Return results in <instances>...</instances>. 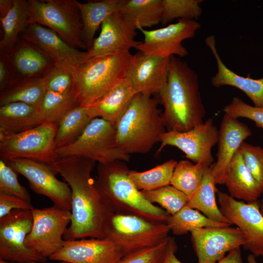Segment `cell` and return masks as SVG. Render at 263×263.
I'll use <instances>...</instances> for the list:
<instances>
[{"label": "cell", "instance_id": "obj_1", "mask_svg": "<svg viewBox=\"0 0 263 263\" xmlns=\"http://www.w3.org/2000/svg\"><path fill=\"white\" fill-rule=\"evenodd\" d=\"M95 163L85 158L68 156L49 165L63 177L71 190V221L64 236L65 241L102 238L109 232L115 212L91 176Z\"/></svg>", "mask_w": 263, "mask_h": 263}, {"label": "cell", "instance_id": "obj_2", "mask_svg": "<svg viewBox=\"0 0 263 263\" xmlns=\"http://www.w3.org/2000/svg\"><path fill=\"white\" fill-rule=\"evenodd\" d=\"M158 95L167 131L185 132L204 122L206 111L198 76L180 58L169 57L167 81Z\"/></svg>", "mask_w": 263, "mask_h": 263}, {"label": "cell", "instance_id": "obj_3", "mask_svg": "<svg viewBox=\"0 0 263 263\" xmlns=\"http://www.w3.org/2000/svg\"><path fill=\"white\" fill-rule=\"evenodd\" d=\"M158 98L135 94L115 125L117 143L126 154L145 153L166 131Z\"/></svg>", "mask_w": 263, "mask_h": 263}, {"label": "cell", "instance_id": "obj_4", "mask_svg": "<svg viewBox=\"0 0 263 263\" xmlns=\"http://www.w3.org/2000/svg\"><path fill=\"white\" fill-rule=\"evenodd\" d=\"M97 171L96 186L109 200L115 213L167 223L170 215L149 202L137 189L129 176L130 169L124 161L98 163Z\"/></svg>", "mask_w": 263, "mask_h": 263}, {"label": "cell", "instance_id": "obj_5", "mask_svg": "<svg viewBox=\"0 0 263 263\" xmlns=\"http://www.w3.org/2000/svg\"><path fill=\"white\" fill-rule=\"evenodd\" d=\"M133 57L130 51H117L82 63L73 74L79 105H92L119 84L125 77Z\"/></svg>", "mask_w": 263, "mask_h": 263}, {"label": "cell", "instance_id": "obj_6", "mask_svg": "<svg viewBox=\"0 0 263 263\" xmlns=\"http://www.w3.org/2000/svg\"><path fill=\"white\" fill-rule=\"evenodd\" d=\"M28 24L37 23L54 31L77 49L88 48L83 37L80 11L75 0H27Z\"/></svg>", "mask_w": 263, "mask_h": 263}, {"label": "cell", "instance_id": "obj_7", "mask_svg": "<svg viewBox=\"0 0 263 263\" xmlns=\"http://www.w3.org/2000/svg\"><path fill=\"white\" fill-rule=\"evenodd\" d=\"M56 152L59 158L76 156L98 163L130 160L118 146L115 125L98 117L93 119L74 142L56 149Z\"/></svg>", "mask_w": 263, "mask_h": 263}, {"label": "cell", "instance_id": "obj_8", "mask_svg": "<svg viewBox=\"0 0 263 263\" xmlns=\"http://www.w3.org/2000/svg\"><path fill=\"white\" fill-rule=\"evenodd\" d=\"M57 126L43 123L25 132L0 137V156L4 161L27 159L50 165L59 158L55 144Z\"/></svg>", "mask_w": 263, "mask_h": 263}, {"label": "cell", "instance_id": "obj_9", "mask_svg": "<svg viewBox=\"0 0 263 263\" xmlns=\"http://www.w3.org/2000/svg\"><path fill=\"white\" fill-rule=\"evenodd\" d=\"M33 223L27 235V248L49 258L63 245L64 236L70 224L71 212L54 206L31 210Z\"/></svg>", "mask_w": 263, "mask_h": 263}, {"label": "cell", "instance_id": "obj_10", "mask_svg": "<svg viewBox=\"0 0 263 263\" xmlns=\"http://www.w3.org/2000/svg\"><path fill=\"white\" fill-rule=\"evenodd\" d=\"M33 223L31 210L14 209L0 219V259L16 263L46 261L26 246Z\"/></svg>", "mask_w": 263, "mask_h": 263}, {"label": "cell", "instance_id": "obj_11", "mask_svg": "<svg viewBox=\"0 0 263 263\" xmlns=\"http://www.w3.org/2000/svg\"><path fill=\"white\" fill-rule=\"evenodd\" d=\"M217 195L223 215L244 235V249L256 257H263V216L260 210V201L245 203L221 191Z\"/></svg>", "mask_w": 263, "mask_h": 263}, {"label": "cell", "instance_id": "obj_12", "mask_svg": "<svg viewBox=\"0 0 263 263\" xmlns=\"http://www.w3.org/2000/svg\"><path fill=\"white\" fill-rule=\"evenodd\" d=\"M127 247L111 234L102 238L65 241L51 260L70 263H121L129 254Z\"/></svg>", "mask_w": 263, "mask_h": 263}, {"label": "cell", "instance_id": "obj_13", "mask_svg": "<svg viewBox=\"0 0 263 263\" xmlns=\"http://www.w3.org/2000/svg\"><path fill=\"white\" fill-rule=\"evenodd\" d=\"M219 130L212 118H208L193 129L185 132L166 131L160 136L158 155L167 146L175 147L194 163L210 167L214 163L211 153L213 146L218 143Z\"/></svg>", "mask_w": 263, "mask_h": 263}, {"label": "cell", "instance_id": "obj_14", "mask_svg": "<svg viewBox=\"0 0 263 263\" xmlns=\"http://www.w3.org/2000/svg\"><path fill=\"white\" fill-rule=\"evenodd\" d=\"M201 27L196 20L180 19L174 23L154 29L138 28L144 36L136 49L146 55L163 57L171 56L183 57L188 54L182 42L193 38Z\"/></svg>", "mask_w": 263, "mask_h": 263}, {"label": "cell", "instance_id": "obj_15", "mask_svg": "<svg viewBox=\"0 0 263 263\" xmlns=\"http://www.w3.org/2000/svg\"><path fill=\"white\" fill-rule=\"evenodd\" d=\"M28 181L36 193L49 198L54 206L71 210V190L68 184L56 177V172L49 165L27 159L4 161Z\"/></svg>", "mask_w": 263, "mask_h": 263}, {"label": "cell", "instance_id": "obj_16", "mask_svg": "<svg viewBox=\"0 0 263 263\" xmlns=\"http://www.w3.org/2000/svg\"><path fill=\"white\" fill-rule=\"evenodd\" d=\"M170 231V227L167 223L115 213L111 218L108 234L120 240L132 252L158 244L169 237Z\"/></svg>", "mask_w": 263, "mask_h": 263}, {"label": "cell", "instance_id": "obj_17", "mask_svg": "<svg viewBox=\"0 0 263 263\" xmlns=\"http://www.w3.org/2000/svg\"><path fill=\"white\" fill-rule=\"evenodd\" d=\"M190 233L198 263H217L226 253L243 246L245 242L241 230L230 225L204 227Z\"/></svg>", "mask_w": 263, "mask_h": 263}, {"label": "cell", "instance_id": "obj_18", "mask_svg": "<svg viewBox=\"0 0 263 263\" xmlns=\"http://www.w3.org/2000/svg\"><path fill=\"white\" fill-rule=\"evenodd\" d=\"M19 38L38 47L55 65L66 69L73 74L88 59L86 51L82 52L72 47L54 31L37 23L29 24Z\"/></svg>", "mask_w": 263, "mask_h": 263}, {"label": "cell", "instance_id": "obj_19", "mask_svg": "<svg viewBox=\"0 0 263 263\" xmlns=\"http://www.w3.org/2000/svg\"><path fill=\"white\" fill-rule=\"evenodd\" d=\"M169 60L140 52L134 55L125 77L135 94H159L167 81Z\"/></svg>", "mask_w": 263, "mask_h": 263}, {"label": "cell", "instance_id": "obj_20", "mask_svg": "<svg viewBox=\"0 0 263 263\" xmlns=\"http://www.w3.org/2000/svg\"><path fill=\"white\" fill-rule=\"evenodd\" d=\"M136 30L120 12L110 15L102 22L100 33L91 48L86 51L88 59L117 51L136 49L141 42L135 40Z\"/></svg>", "mask_w": 263, "mask_h": 263}, {"label": "cell", "instance_id": "obj_21", "mask_svg": "<svg viewBox=\"0 0 263 263\" xmlns=\"http://www.w3.org/2000/svg\"><path fill=\"white\" fill-rule=\"evenodd\" d=\"M252 134L249 127L226 113L223 116L218 141L216 161L210 166L215 184H224L229 164L244 140Z\"/></svg>", "mask_w": 263, "mask_h": 263}, {"label": "cell", "instance_id": "obj_22", "mask_svg": "<svg viewBox=\"0 0 263 263\" xmlns=\"http://www.w3.org/2000/svg\"><path fill=\"white\" fill-rule=\"evenodd\" d=\"M205 42L214 56L217 71L211 78V84L216 88L230 86L243 92L254 103V106L263 107V77L259 79L239 75L229 69L221 59L216 47L214 35L207 37Z\"/></svg>", "mask_w": 263, "mask_h": 263}, {"label": "cell", "instance_id": "obj_23", "mask_svg": "<svg viewBox=\"0 0 263 263\" xmlns=\"http://www.w3.org/2000/svg\"><path fill=\"white\" fill-rule=\"evenodd\" d=\"M8 53L18 77H43L55 65L38 47L20 38Z\"/></svg>", "mask_w": 263, "mask_h": 263}, {"label": "cell", "instance_id": "obj_24", "mask_svg": "<svg viewBox=\"0 0 263 263\" xmlns=\"http://www.w3.org/2000/svg\"><path fill=\"white\" fill-rule=\"evenodd\" d=\"M135 94L125 77L98 100L87 106L88 113L92 119L101 118L115 125Z\"/></svg>", "mask_w": 263, "mask_h": 263}, {"label": "cell", "instance_id": "obj_25", "mask_svg": "<svg viewBox=\"0 0 263 263\" xmlns=\"http://www.w3.org/2000/svg\"><path fill=\"white\" fill-rule=\"evenodd\" d=\"M224 184L229 195L246 202L256 201L262 194L260 186L247 168L239 150L234 155Z\"/></svg>", "mask_w": 263, "mask_h": 263}, {"label": "cell", "instance_id": "obj_26", "mask_svg": "<svg viewBox=\"0 0 263 263\" xmlns=\"http://www.w3.org/2000/svg\"><path fill=\"white\" fill-rule=\"evenodd\" d=\"M42 123L37 107L22 102L0 106V137L19 133Z\"/></svg>", "mask_w": 263, "mask_h": 263}, {"label": "cell", "instance_id": "obj_27", "mask_svg": "<svg viewBox=\"0 0 263 263\" xmlns=\"http://www.w3.org/2000/svg\"><path fill=\"white\" fill-rule=\"evenodd\" d=\"M127 0H102L82 3L75 0L80 13L84 42L89 50L95 34L103 21L110 15L119 12Z\"/></svg>", "mask_w": 263, "mask_h": 263}, {"label": "cell", "instance_id": "obj_28", "mask_svg": "<svg viewBox=\"0 0 263 263\" xmlns=\"http://www.w3.org/2000/svg\"><path fill=\"white\" fill-rule=\"evenodd\" d=\"M46 92L42 77H18L0 91V105L22 102L38 108Z\"/></svg>", "mask_w": 263, "mask_h": 263}, {"label": "cell", "instance_id": "obj_29", "mask_svg": "<svg viewBox=\"0 0 263 263\" xmlns=\"http://www.w3.org/2000/svg\"><path fill=\"white\" fill-rule=\"evenodd\" d=\"M215 185L210 167L207 169L198 188L188 198L187 206L201 212L212 221L231 225L217 204Z\"/></svg>", "mask_w": 263, "mask_h": 263}, {"label": "cell", "instance_id": "obj_30", "mask_svg": "<svg viewBox=\"0 0 263 263\" xmlns=\"http://www.w3.org/2000/svg\"><path fill=\"white\" fill-rule=\"evenodd\" d=\"M29 7L26 0H14L12 7L3 17L0 18L3 36L0 41V52L9 53L22 31L28 25Z\"/></svg>", "mask_w": 263, "mask_h": 263}, {"label": "cell", "instance_id": "obj_31", "mask_svg": "<svg viewBox=\"0 0 263 263\" xmlns=\"http://www.w3.org/2000/svg\"><path fill=\"white\" fill-rule=\"evenodd\" d=\"M120 13L137 28H149L161 22L162 0H127Z\"/></svg>", "mask_w": 263, "mask_h": 263}, {"label": "cell", "instance_id": "obj_32", "mask_svg": "<svg viewBox=\"0 0 263 263\" xmlns=\"http://www.w3.org/2000/svg\"><path fill=\"white\" fill-rule=\"evenodd\" d=\"M79 105L75 89L65 94L46 92L38 107L43 123L57 125L70 110Z\"/></svg>", "mask_w": 263, "mask_h": 263}, {"label": "cell", "instance_id": "obj_33", "mask_svg": "<svg viewBox=\"0 0 263 263\" xmlns=\"http://www.w3.org/2000/svg\"><path fill=\"white\" fill-rule=\"evenodd\" d=\"M92 119L87 106L79 105L68 112L57 125L55 137L56 148L74 142Z\"/></svg>", "mask_w": 263, "mask_h": 263}, {"label": "cell", "instance_id": "obj_34", "mask_svg": "<svg viewBox=\"0 0 263 263\" xmlns=\"http://www.w3.org/2000/svg\"><path fill=\"white\" fill-rule=\"evenodd\" d=\"M177 163V161L170 159L145 171L130 170L129 176L140 191L156 189L170 185Z\"/></svg>", "mask_w": 263, "mask_h": 263}, {"label": "cell", "instance_id": "obj_35", "mask_svg": "<svg viewBox=\"0 0 263 263\" xmlns=\"http://www.w3.org/2000/svg\"><path fill=\"white\" fill-rule=\"evenodd\" d=\"M209 167L187 160H182L174 168L170 185L184 193L188 198L202 183L204 176Z\"/></svg>", "mask_w": 263, "mask_h": 263}, {"label": "cell", "instance_id": "obj_36", "mask_svg": "<svg viewBox=\"0 0 263 263\" xmlns=\"http://www.w3.org/2000/svg\"><path fill=\"white\" fill-rule=\"evenodd\" d=\"M167 224L175 235H183L196 229L207 227H220L231 225L215 222L198 210L185 206L169 218Z\"/></svg>", "mask_w": 263, "mask_h": 263}, {"label": "cell", "instance_id": "obj_37", "mask_svg": "<svg viewBox=\"0 0 263 263\" xmlns=\"http://www.w3.org/2000/svg\"><path fill=\"white\" fill-rule=\"evenodd\" d=\"M203 0H162L161 23L166 25L175 19L196 20L202 14Z\"/></svg>", "mask_w": 263, "mask_h": 263}, {"label": "cell", "instance_id": "obj_38", "mask_svg": "<svg viewBox=\"0 0 263 263\" xmlns=\"http://www.w3.org/2000/svg\"><path fill=\"white\" fill-rule=\"evenodd\" d=\"M141 192L149 202L159 204L170 215L176 213L186 206L188 200V198L184 193L170 185Z\"/></svg>", "mask_w": 263, "mask_h": 263}, {"label": "cell", "instance_id": "obj_39", "mask_svg": "<svg viewBox=\"0 0 263 263\" xmlns=\"http://www.w3.org/2000/svg\"><path fill=\"white\" fill-rule=\"evenodd\" d=\"M42 77L46 92L65 94L75 89L73 74L62 67L55 65Z\"/></svg>", "mask_w": 263, "mask_h": 263}, {"label": "cell", "instance_id": "obj_40", "mask_svg": "<svg viewBox=\"0 0 263 263\" xmlns=\"http://www.w3.org/2000/svg\"><path fill=\"white\" fill-rule=\"evenodd\" d=\"M239 150L247 168L258 183L263 194V148L244 142Z\"/></svg>", "mask_w": 263, "mask_h": 263}, {"label": "cell", "instance_id": "obj_41", "mask_svg": "<svg viewBox=\"0 0 263 263\" xmlns=\"http://www.w3.org/2000/svg\"><path fill=\"white\" fill-rule=\"evenodd\" d=\"M17 174L4 160H0V192L31 202L30 194L26 188L19 183Z\"/></svg>", "mask_w": 263, "mask_h": 263}, {"label": "cell", "instance_id": "obj_42", "mask_svg": "<svg viewBox=\"0 0 263 263\" xmlns=\"http://www.w3.org/2000/svg\"><path fill=\"white\" fill-rule=\"evenodd\" d=\"M223 111L225 113L237 119L244 117L251 120L256 127L263 128V107L251 106L235 96Z\"/></svg>", "mask_w": 263, "mask_h": 263}, {"label": "cell", "instance_id": "obj_43", "mask_svg": "<svg viewBox=\"0 0 263 263\" xmlns=\"http://www.w3.org/2000/svg\"><path fill=\"white\" fill-rule=\"evenodd\" d=\"M169 237L156 245L127 254L121 263H161L166 252Z\"/></svg>", "mask_w": 263, "mask_h": 263}, {"label": "cell", "instance_id": "obj_44", "mask_svg": "<svg viewBox=\"0 0 263 263\" xmlns=\"http://www.w3.org/2000/svg\"><path fill=\"white\" fill-rule=\"evenodd\" d=\"M31 202L16 196L0 192V219L14 209L32 210Z\"/></svg>", "mask_w": 263, "mask_h": 263}, {"label": "cell", "instance_id": "obj_45", "mask_svg": "<svg viewBox=\"0 0 263 263\" xmlns=\"http://www.w3.org/2000/svg\"><path fill=\"white\" fill-rule=\"evenodd\" d=\"M17 78L9 53L0 52V91Z\"/></svg>", "mask_w": 263, "mask_h": 263}, {"label": "cell", "instance_id": "obj_46", "mask_svg": "<svg viewBox=\"0 0 263 263\" xmlns=\"http://www.w3.org/2000/svg\"><path fill=\"white\" fill-rule=\"evenodd\" d=\"M177 248L174 239L170 237L166 252L161 263H183L175 256Z\"/></svg>", "mask_w": 263, "mask_h": 263}, {"label": "cell", "instance_id": "obj_47", "mask_svg": "<svg viewBox=\"0 0 263 263\" xmlns=\"http://www.w3.org/2000/svg\"><path fill=\"white\" fill-rule=\"evenodd\" d=\"M217 263H244L241 247L235 248L228 252L226 255Z\"/></svg>", "mask_w": 263, "mask_h": 263}, {"label": "cell", "instance_id": "obj_48", "mask_svg": "<svg viewBox=\"0 0 263 263\" xmlns=\"http://www.w3.org/2000/svg\"><path fill=\"white\" fill-rule=\"evenodd\" d=\"M14 0H0V18L4 17L13 5Z\"/></svg>", "mask_w": 263, "mask_h": 263}, {"label": "cell", "instance_id": "obj_49", "mask_svg": "<svg viewBox=\"0 0 263 263\" xmlns=\"http://www.w3.org/2000/svg\"><path fill=\"white\" fill-rule=\"evenodd\" d=\"M256 257L253 254H250L247 257V263H260L256 261Z\"/></svg>", "mask_w": 263, "mask_h": 263}, {"label": "cell", "instance_id": "obj_50", "mask_svg": "<svg viewBox=\"0 0 263 263\" xmlns=\"http://www.w3.org/2000/svg\"><path fill=\"white\" fill-rule=\"evenodd\" d=\"M260 210L263 216V198L260 201Z\"/></svg>", "mask_w": 263, "mask_h": 263}, {"label": "cell", "instance_id": "obj_51", "mask_svg": "<svg viewBox=\"0 0 263 263\" xmlns=\"http://www.w3.org/2000/svg\"><path fill=\"white\" fill-rule=\"evenodd\" d=\"M0 263H11V262H6L4 260H2L1 259H0ZM39 263V262H32V263ZM60 263H70L68 262H61Z\"/></svg>", "mask_w": 263, "mask_h": 263}, {"label": "cell", "instance_id": "obj_52", "mask_svg": "<svg viewBox=\"0 0 263 263\" xmlns=\"http://www.w3.org/2000/svg\"></svg>", "mask_w": 263, "mask_h": 263}]
</instances>
